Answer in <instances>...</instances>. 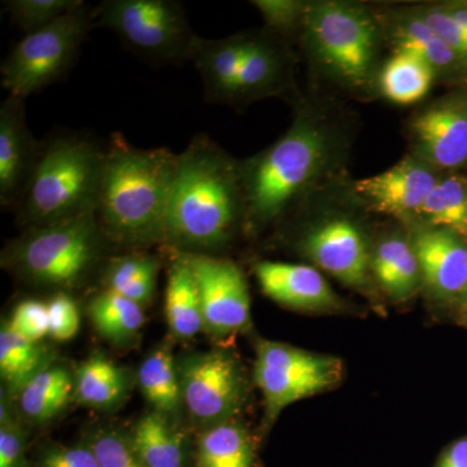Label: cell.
I'll return each instance as SVG.
<instances>
[{"instance_id":"1","label":"cell","mask_w":467,"mask_h":467,"mask_svg":"<svg viewBox=\"0 0 467 467\" xmlns=\"http://www.w3.org/2000/svg\"><path fill=\"white\" fill-rule=\"evenodd\" d=\"M244 201L239 164L207 135L178 153V171L162 244L175 254H212L232 241Z\"/></svg>"},{"instance_id":"2","label":"cell","mask_w":467,"mask_h":467,"mask_svg":"<svg viewBox=\"0 0 467 467\" xmlns=\"http://www.w3.org/2000/svg\"><path fill=\"white\" fill-rule=\"evenodd\" d=\"M178 155L138 149L121 133L106 147L97 218L110 242L130 247L162 244Z\"/></svg>"},{"instance_id":"3","label":"cell","mask_w":467,"mask_h":467,"mask_svg":"<svg viewBox=\"0 0 467 467\" xmlns=\"http://www.w3.org/2000/svg\"><path fill=\"white\" fill-rule=\"evenodd\" d=\"M106 147L78 134L43 144L17 202L18 223L27 229L97 213Z\"/></svg>"},{"instance_id":"4","label":"cell","mask_w":467,"mask_h":467,"mask_svg":"<svg viewBox=\"0 0 467 467\" xmlns=\"http://www.w3.org/2000/svg\"><path fill=\"white\" fill-rule=\"evenodd\" d=\"M327 150L322 129L299 117L284 137L241 162L245 223L263 226L281 216L321 173Z\"/></svg>"},{"instance_id":"5","label":"cell","mask_w":467,"mask_h":467,"mask_svg":"<svg viewBox=\"0 0 467 467\" xmlns=\"http://www.w3.org/2000/svg\"><path fill=\"white\" fill-rule=\"evenodd\" d=\"M109 241L97 214L27 229L3 252V265L41 287L69 290L85 281Z\"/></svg>"},{"instance_id":"6","label":"cell","mask_w":467,"mask_h":467,"mask_svg":"<svg viewBox=\"0 0 467 467\" xmlns=\"http://www.w3.org/2000/svg\"><path fill=\"white\" fill-rule=\"evenodd\" d=\"M95 26L115 33L126 48L152 66L189 63L201 36L190 26L182 3L175 0H104L95 7Z\"/></svg>"},{"instance_id":"7","label":"cell","mask_w":467,"mask_h":467,"mask_svg":"<svg viewBox=\"0 0 467 467\" xmlns=\"http://www.w3.org/2000/svg\"><path fill=\"white\" fill-rule=\"evenodd\" d=\"M92 27L95 7L82 3L41 30L26 34L0 66V82L8 95L26 100L57 84L76 63Z\"/></svg>"},{"instance_id":"8","label":"cell","mask_w":467,"mask_h":467,"mask_svg":"<svg viewBox=\"0 0 467 467\" xmlns=\"http://www.w3.org/2000/svg\"><path fill=\"white\" fill-rule=\"evenodd\" d=\"M306 42L335 77L350 86L367 84L378 47L376 20L359 5L342 2L306 5L303 20Z\"/></svg>"},{"instance_id":"9","label":"cell","mask_w":467,"mask_h":467,"mask_svg":"<svg viewBox=\"0 0 467 467\" xmlns=\"http://www.w3.org/2000/svg\"><path fill=\"white\" fill-rule=\"evenodd\" d=\"M340 373L337 358L266 340L257 344L254 380L265 399L269 420L292 402L330 389L340 379Z\"/></svg>"},{"instance_id":"10","label":"cell","mask_w":467,"mask_h":467,"mask_svg":"<svg viewBox=\"0 0 467 467\" xmlns=\"http://www.w3.org/2000/svg\"><path fill=\"white\" fill-rule=\"evenodd\" d=\"M183 411L201 429L227 422L245 398V379L223 350L192 353L177 361Z\"/></svg>"},{"instance_id":"11","label":"cell","mask_w":467,"mask_h":467,"mask_svg":"<svg viewBox=\"0 0 467 467\" xmlns=\"http://www.w3.org/2000/svg\"><path fill=\"white\" fill-rule=\"evenodd\" d=\"M180 254L198 285L204 331L212 337H226L244 330L250 324L251 299L241 267L213 254Z\"/></svg>"},{"instance_id":"12","label":"cell","mask_w":467,"mask_h":467,"mask_svg":"<svg viewBox=\"0 0 467 467\" xmlns=\"http://www.w3.org/2000/svg\"><path fill=\"white\" fill-rule=\"evenodd\" d=\"M24 99L8 95L0 106V204L16 207L36 161L41 146L27 125Z\"/></svg>"},{"instance_id":"13","label":"cell","mask_w":467,"mask_h":467,"mask_svg":"<svg viewBox=\"0 0 467 467\" xmlns=\"http://www.w3.org/2000/svg\"><path fill=\"white\" fill-rule=\"evenodd\" d=\"M418 155L436 167L456 168L467 161V99L436 101L413 122Z\"/></svg>"},{"instance_id":"14","label":"cell","mask_w":467,"mask_h":467,"mask_svg":"<svg viewBox=\"0 0 467 467\" xmlns=\"http://www.w3.org/2000/svg\"><path fill=\"white\" fill-rule=\"evenodd\" d=\"M303 245L310 259L344 284L361 287L367 282V242L350 221L344 218L326 221L310 230Z\"/></svg>"},{"instance_id":"15","label":"cell","mask_w":467,"mask_h":467,"mask_svg":"<svg viewBox=\"0 0 467 467\" xmlns=\"http://www.w3.org/2000/svg\"><path fill=\"white\" fill-rule=\"evenodd\" d=\"M438 181L429 168L405 159L384 173L358 181L356 192L377 211L401 216L418 213Z\"/></svg>"},{"instance_id":"16","label":"cell","mask_w":467,"mask_h":467,"mask_svg":"<svg viewBox=\"0 0 467 467\" xmlns=\"http://www.w3.org/2000/svg\"><path fill=\"white\" fill-rule=\"evenodd\" d=\"M254 272L264 294L282 306L306 310L339 306L337 295L315 267L263 261Z\"/></svg>"},{"instance_id":"17","label":"cell","mask_w":467,"mask_h":467,"mask_svg":"<svg viewBox=\"0 0 467 467\" xmlns=\"http://www.w3.org/2000/svg\"><path fill=\"white\" fill-rule=\"evenodd\" d=\"M420 275L441 296L467 290V247L460 235L447 229L423 230L414 242Z\"/></svg>"},{"instance_id":"18","label":"cell","mask_w":467,"mask_h":467,"mask_svg":"<svg viewBox=\"0 0 467 467\" xmlns=\"http://www.w3.org/2000/svg\"><path fill=\"white\" fill-rule=\"evenodd\" d=\"M285 75V60L278 46L259 34H245L234 104L275 94Z\"/></svg>"},{"instance_id":"19","label":"cell","mask_w":467,"mask_h":467,"mask_svg":"<svg viewBox=\"0 0 467 467\" xmlns=\"http://www.w3.org/2000/svg\"><path fill=\"white\" fill-rule=\"evenodd\" d=\"M129 436L147 467L187 466L186 436L171 418L150 411L138 420Z\"/></svg>"},{"instance_id":"20","label":"cell","mask_w":467,"mask_h":467,"mask_svg":"<svg viewBox=\"0 0 467 467\" xmlns=\"http://www.w3.org/2000/svg\"><path fill=\"white\" fill-rule=\"evenodd\" d=\"M165 317L178 340H190L204 330L198 285L187 261L175 254L168 270Z\"/></svg>"},{"instance_id":"21","label":"cell","mask_w":467,"mask_h":467,"mask_svg":"<svg viewBox=\"0 0 467 467\" xmlns=\"http://www.w3.org/2000/svg\"><path fill=\"white\" fill-rule=\"evenodd\" d=\"M75 399V374L51 364L39 371L17 395L21 413L32 422H47Z\"/></svg>"},{"instance_id":"22","label":"cell","mask_w":467,"mask_h":467,"mask_svg":"<svg viewBox=\"0 0 467 467\" xmlns=\"http://www.w3.org/2000/svg\"><path fill=\"white\" fill-rule=\"evenodd\" d=\"M129 379L124 368L94 353L77 368L75 400L85 407L109 410L125 400Z\"/></svg>"},{"instance_id":"23","label":"cell","mask_w":467,"mask_h":467,"mask_svg":"<svg viewBox=\"0 0 467 467\" xmlns=\"http://www.w3.org/2000/svg\"><path fill=\"white\" fill-rule=\"evenodd\" d=\"M138 383L153 411L177 422L183 411L177 361L168 346L159 347L144 359Z\"/></svg>"},{"instance_id":"24","label":"cell","mask_w":467,"mask_h":467,"mask_svg":"<svg viewBox=\"0 0 467 467\" xmlns=\"http://www.w3.org/2000/svg\"><path fill=\"white\" fill-rule=\"evenodd\" d=\"M54 364L50 350L41 343L30 342L12 330L8 321L0 330V376L5 393L17 398L18 393L39 371Z\"/></svg>"},{"instance_id":"25","label":"cell","mask_w":467,"mask_h":467,"mask_svg":"<svg viewBox=\"0 0 467 467\" xmlns=\"http://www.w3.org/2000/svg\"><path fill=\"white\" fill-rule=\"evenodd\" d=\"M254 465V442L241 425L227 420L202 430L196 445L195 467Z\"/></svg>"},{"instance_id":"26","label":"cell","mask_w":467,"mask_h":467,"mask_svg":"<svg viewBox=\"0 0 467 467\" xmlns=\"http://www.w3.org/2000/svg\"><path fill=\"white\" fill-rule=\"evenodd\" d=\"M160 265L158 257L140 252L117 257L104 269V287L138 306H147L155 295Z\"/></svg>"},{"instance_id":"27","label":"cell","mask_w":467,"mask_h":467,"mask_svg":"<svg viewBox=\"0 0 467 467\" xmlns=\"http://www.w3.org/2000/svg\"><path fill=\"white\" fill-rule=\"evenodd\" d=\"M88 313L95 330L110 343L130 342L144 325L143 306L109 290L91 297Z\"/></svg>"},{"instance_id":"28","label":"cell","mask_w":467,"mask_h":467,"mask_svg":"<svg viewBox=\"0 0 467 467\" xmlns=\"http://www.w3.org/2000/svg\"><path fill=\"white\" fill-rule=\"evenodd\" d=\"M434 77L435 70L422 58L398 51L383 67L380 88L384 97L395 103H416L429 92Z\"/></svg>"},{"instance_id":"29","label":"cell","mask_w":467,"mask_h":467,"mask_svg":"<svg viewBox=\"0 0 467 467\" xmlns=\"http://www.w3.org/2000/svg\"><path fill=\"white\" fill-rule=\"evenodd\" d=\"M378 281L396 299H405L416 290L420 267L413 248L401 239L379 244L373 261Z\"/></svg>"},{"instance_id":"30","label":"cell","mask_w":467,"mask_h":467,"mask_svg":"<svg viewBox=\"0 0 467 467\" xmlns=\"http://www.w3.org/2000/svg\"><path fill=\"white\" fill-rule=\"evenodd\" d=\"M398 51L409 52L426 61L435 72H445L462 64L444 39L420 16L402 18L393 30Z\"/></svg>"},{"instance_id":"31","label":"cell","mask_w":467,"mask_h":467,"mask_svg":"<svg viewBox=\"0 0 467 467\" xmlns=\"http://www.w3.org/2000/svg\"><path fill=\"white\" fill-rule=\"evenodd\" d=\"M427 223L436 229H447L467 236V184L457 175L438 181L420 209Z\"/></svg>"},{"instance_id":"32","label":"cell","mask_w":467,"mask_h":467,"mask_svg":"<svg viewBox=\"0 0 467 467\" xmlns=\"http://www.w3.org/2000/svg\"><path fill=\"white\" fill-rule=\"evenodd\" d=\"M82 3V0H5L2 5L12 23L26 36L50 26Z\"/></svg>"},{"instance_id":"33","label":"cell","mask_w":467,"mask_h":467,"mask_svg":"<svg viewBox=\"0 0 467 467\" xmlns=\"http://www.w3.org/2000/svg\"><path fill=\"white\" fill-rule=\"evenodd\" d=\"M88 445L97 456L99 467H147L135 451L130 436L115 430H100Z\"/></svg>"},{"instance_id":"34","label":"cell","mask_w":467,"mask_h":467,"mask_svg":"<svg viewBox=\"0 0 467 467\" xmlns=\"http://www.w3.org/2000/svg\"><path fill=\"white\" fill-rule=\"evenodd\" d=\"M12 330L34 343H41L46 335H50L47 303L27 299L21 301L8 321Z\"/></svg>"},{"instance_id":"35","label":"cell","mask_w":467,"mask_h":467,"mask_svg":"<svg viewBox=\"0 0 467 467\" xmlns=\"http://www.w3.org/2000/svg\"><path fill=\"white\" fill-rule=\"evenodd\" d=\"M50 337L57 342L73 339L79 330L78 308L66 291H57L47 303Z\"/></svg>"},{"instance_id":"36","label":"cell","mask_w":467,"mask_h":467,"mask_svg":"<svg viewBox=\"0 0 467 467\" xmlns=\"http://www.w3.org/2000/svg\"><path fill=\"white\" fill-rule=\"evenodd\" d=\"M259 9L266 26L276 32H291L303 24L306 5L296 0H254L252 2Z\"/></svg>"},{"instance_id":"37","label":"cell","mask_w":467,"mask_h":467,"mask_svg":"<svg viewBox=\"0 0 467 467\" xmlns=\"http://www.w3.org/2000/svg\"><path fill=\"white\" fill-rule=\"evenodd\" d=\"M418 16L444 39L462 64L467 63V32L445 14L441 5L423 9Z\"/></svg>"},{"instance_id":"38","label":"cell","mask_w":467,"mask_h":467,"mask_svg":"<svg viewBox=\"0 0 467 467\" xmlns=\"http://www.w3.org/2000/svg\"><path fill=\"white\" fill-rule=\"evenodd\" d=\"M0 467H30L26 434L17 420L0 425Z\"/></svg>"},{"instance_id":"39","label":"cell","mask_w":467,"mask_h":467,"mask_svg":"<svg viewBox=\"0 0 467 467\" xmlns=\"http://www.w3.org/2000/svg\"><path fill=\"white\" fill-rule=\"evenodd\" d=\"M38 467H99V463L90 445L84 444L46 451Z\"/></svg>"},{"instance_id":"40","label":"cell","mask_w":467,"mask_h":467,"mask_svg":"<svg viewBox=\"0 0 467 467\" xmlns=\"http://www.w3.org/2000/svg\"><path fill=\"white\" fill-rule=\"evenodd\" d=\"M438 467H467V439L454 442L445 451Z\"/></svg>"},{"instance_id":"41","label":"cell","mask_w":467,"mask_h":467,"mask_svg":"<svg viewBox=\"0 0 467 467\" xmlns=\"http://www.w3.org/2000/svg\"><path fill=\"white\" fill-rule=\"evenodd\" d=\"M445 14L448 15L460 27L467 32V3H453L442 5Z\"/></svg>"}]
</instances>
